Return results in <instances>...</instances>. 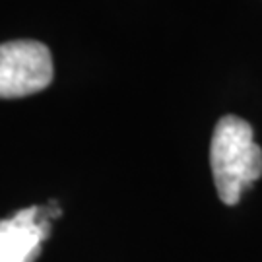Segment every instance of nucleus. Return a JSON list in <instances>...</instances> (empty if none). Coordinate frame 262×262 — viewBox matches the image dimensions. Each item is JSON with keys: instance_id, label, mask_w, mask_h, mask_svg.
Listing matches in <instances>:
<instances>
[{"instance_id": "obj_1", "label": "nucleus", "mask_w": 262, "mask_h": 262, "mask_svg": "<svg viewBox=\"0 0 262 262\" xmlns=\"http://www.w3.org/2000/svg\"><path fill=\"white\" fill-rule=\"evenodd\" d=\"M210 165L220 200L235 206L262 175V150L249 122L235 115L217 121L210 144Z\"/></svg>"}, {"instance_id": "obj_2", "label": "nucleus", "mask_w": 262, "mask_h": 262, "mask_svg": "<svg viewBox=\"0 0 262 262\" xmlns=\"http://www.w3.org/2000/svg\"><path fill=\"white\" fill-rule=\"evenodd\" d=\"M53 82V58L39 41H8L0 45V99L37 94Z\"/></svg>"}, {"instance_id": "obj_3", "label": "nucleus", "mask_w": 262, "mask_h": 262, "mask_svg": "<svg viewBox=\"0 0 262 262\" xmlns=\"http://www.w3.org/2000/svg\"><path fill=\"white\" fill-rule=\"evenodd\" d=\"M49 233L47 208H26L0 220V262H33Z\"/></svg>"}]
</instances>
